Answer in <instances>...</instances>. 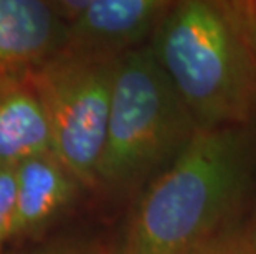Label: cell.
Segmentation results:
<instances>
[{
    "label": "cell",
    "instance_id": "12",
    "mask_svg": "<svg viewBox=\"0 0 256 254\" xmlns=\"http://www.w3.org/2000/svg\"><path fill=\"white\" fill-rule=\"evenodd\" d=\"M250 3V13H252L253 26H254V33H256V2H248Z\"/></svg>",
    "mask_w": 256,
    "mask_h": 254
},
{
    "label": "cell",
    "instance_id": "7",
    "mask_svg": "<svg viewBox=\"0 0 256 254\" xmlns=\"http://www.w3.org/2000/svg\"><path fill=\"white\" fill-rule=\"evenodd\" d=\"M15 174L17 215L14 243L42 236L72 208L83 190V185L53 152L20 162Z\"/></svg>",
    "mask_w": 256,
    "mask_h": 254
},
{
    "label": "cell",
    "instance_id": "13",
    "mask_svg": "<svg viewBox=\"0 0 256 254\" xmlns=\"http://www.w3.org/2000/svg\"><path fill=\"white\" fill-rule=\"evenodd\" d=\"M110 254H119V251H111Z\"/></svg>",
    "mask_w": 256,
    "mask_h": 254
},
{
    "label": "cell",
    "instance_id": "6",
    "mask_svg": "<svg viewBox=\"0 0 256 254\" xmlns=\"http://www.w3.org/2000/svg\"><path fill=\"white\" fill-rule=\"evenodd\" d=\"M64 33L55 2L0 0V86L28 79L62 51Z\"/></svg>",
    "mask_w": 256,
    "mask_h": 254
},
{
    "label": "cell",
    "instance_id": "2",
    "mask_svg": "<svg viewBox=\"0 0 256 254\" xmlns=\"http://www.w3.org/2000/svg\"><path fill=\"white\" fill-rule=\"evenodd\" d=\"M236 127L198 129L147 187L119 254H185L226 226L246 180Z\"/></svg>",
    "mask_w": 256,
    "mask_h": 254
},
{
    "label": "cell",
    "instance_id": "9",
    "mask_svg": "<svg viewBox=\"0 0 256 254\" xmlns=\"http://www.w3.org/2000/svg\"><path fill=\"white\" fill-rule=\"evenodd\" d=\"M185 254H256V236L248 226H223Z\"/></svg>",
    "mask_w": 256,
    "mask_h": 254
},
{
    "label": "cell",
    "instance_id": "3",
    "mask_svg": "<svg viewBox=\"0 0 256 254\" xmlns=\"http://www.w3.org/2000/svg\"><path fill=\"white\" fill-rule=\"evenodd\" d=\"M197 131L150 46L129 51L118 61L96 192L128 197L139 190L176 160Z\"/></svg>",
    "mask_w": 256,
    "mask_h": 254
},
{
    "label": "cell",
    "instance_id": "11",
    "mask_svg": "<svg viewBox=\"0 0 256 254\" xmlns=\"http://www.w3.org/2000/svg\"><path fill=\"white\" fill-rule=\"evenodd\" d=\"M34 254H91L90 251L81 250V248H62V250H52V251H42Z\"/></svg>",
    "mask_w": 256,
    "mask_h": 254
},
{
    "label": "cell",
    "instance_id": "4",
    "mask_svg": "<svg viewBox=\"0 0 256 254\" xmlns=\"http://www.w3.org/2000/svg\"><path fill=\"white\" fill-rule=\"evenodd\" d=\"M118 61L60 51L30 76L50 122L53 154L91 192L98 187Z\"/></svg>",
    "mask_w": 256,
    "mask_h": 254
},
{
    "label": "cell",
    "instance_id": "5",
    "mask_svg": "<svg viewBox=\"0 0 256 254\" xmlns=\"http://www.w3.org/2000/svg\"><path fill=\"white\" fill-rule=\"evenodd\" d=\"M174 2L167 0H64L55 2L66 25L63 53L118 61L149 45Z\"/></svg>",
    "mask_w": 256,
    "mask_h": 254
},
{
    "label": "cell",
    "instance_id": "1",
    "mask_svg": "<svg viewBox=\"0 0 256 254\" xmlns=\"http://www.w3.org/2000/svg\"><path fill=\"white\" fill-rule=\"evenodd\" d=\"M149 46L198 129L236 127L256 112L248 2H174Z\"/></svg>",
    "mask_w": 256,
    "mask_h": 254
},
{
    "label": "cell",
    "instance_id": "10",
    "mask_svg": "<svg viewBox=\"0 0 256 254\" xmlns=\"http://www.w3.org/2000/svg\"><path fill=\"white\" fill-rule=\"evenodd\" d=\"M17 215V174L15 167H0V254L14 243Z\"/></svg>",
    "mask_w": 256,
    "mask_h": 254
},
{
    "label": "cell",
    "instance_id": "8",
    "mask_svg": "<svg viewBox=\"0 0 256 254\" xmlns=\"http://www.w3.org/2000/svg\"><path fill=\"white\" fill-rule=\"evenodd\" d=\"M50 152V122L32 79L0 86V167Z\"/></svg>",
    "mask_w": 256,
    "mask_h": 254
}]
</instances>
